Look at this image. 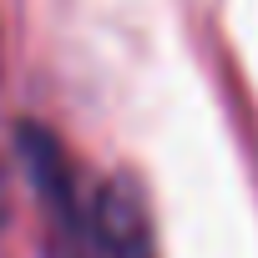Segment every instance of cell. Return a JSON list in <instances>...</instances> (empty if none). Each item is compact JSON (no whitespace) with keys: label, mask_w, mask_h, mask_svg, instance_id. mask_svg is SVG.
I'll use <instances>...</instances> for the list:
<instances>
[{"label":"cell","mask_w":258,"mask_h":258,"mask_svg":"<svg viewBox=\"0 0 258 258\" xmlns=\"http://www.w3.org/2000/svg\"><path fill=\"white\" fill-rule=\"evenodd\" d=\"M101 258H152L142 213H137V203H126L121 192H111L101 203Z\"/></svg>","instance_id":"obj_1"}]
</instances>
